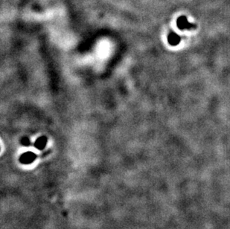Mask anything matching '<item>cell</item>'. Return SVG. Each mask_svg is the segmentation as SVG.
<instances>
[{"instance_id": "obj_4", "label": "cell", "mask_w": 230, "mask_h": 229, "mask_svg": "<svg viewBox=\"0 0 230 229\" xmlns=\"http://www.w3.org/2000/svg\"><path fill=\"white\" fill-rule=\"evenodd\" d=\"M21 144L24 146H29L31 144V141L28 138L24 137L21 139Z\"/></svg>"}, {"instance_id": "obj_2", "label": "cell", "mask_w": 230, "mask_h": 229, "mask_svg": "<svg viewBox=\"0 0 230 229\" xmlns=\"http://www.w3.org/2000/svg\"><path fill=\"white\" fill-rule=\"evenodd\" d=\"M47 141H48V139L46 136H41V137L38 138L34 142V147L38 150H43L46 147Z\"/></svg>"}, {"instance_id": "obj_1", "label": "cell", "mask_w": 230, "mask_h": 229, "mask_svg": "<svg viewBox=\"0 0 230 229\" xmlns=\"http://www.w3.org/2000/svg\"><path fill=\"white\" fill-rule=\"evenodd\" d=\"M37 155L32 152H26L25 153L22 154L19 158V162L24 165L31 164L37 159Z\"/></svg>"}, {"instance_id": "obj_3", "label": "cell", "mask_w": 230, "mask_h": 229, "mask_svg": "<svg viewBox=\"0 0 230 229\" xmlns=\"http://www.w3.org/2000/svg\"><path fill=\"white\" fill-rule=\"evenodd\" d=\"M177 25L181 29L186 28H192L194 25L192 24H189L188 22L187 19L186 17H180L177 20Z\"/></svg>"}]
</instances>
